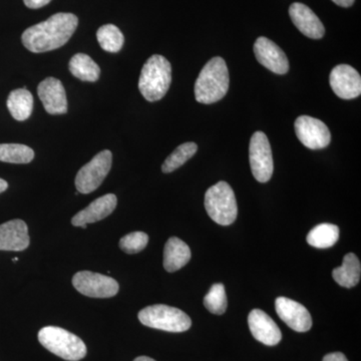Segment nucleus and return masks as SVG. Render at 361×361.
<instances>
[{"label": "nucleus", "mask_w": 361, "mask_h": 361, "mask_svg": "<svg viewBox=\"0 0 361 361\" xmlns=\"http://www.w3.org/2000/svg\"><path fill=\"white\" fill-rule=\"evenodd\" d=\"M134 361H156L153 358L148 357V356H140V357L135 358Z\"/></svg>", "instance_id": "473e14b6"}, {"label": "nucleus", "mask_w": 361, "mask_h": 361, "mask_svg": "<svg viewBox=\"0 0 361 361\" xmlns=\"http://www.w3.org/2000/svg\"><path fill=\"white\" fill-rule=\"evenodd\" d=\"M172 82V66L165 56L154 54L142 66L139 90L148 102L160 101Z\"/></svg>", "instance_id": "7ed1b4c3"}, {"label": "nucleus", "mask_w": 361, "mask_h": 361, "mask_svg": "<svg viewBox=\"0 0 361 361\" xmlns=\"http://www.w3.org/2000/svg\"><path fill=\"white\" fill-rule=\"evenodd\" d=\"M229 85V71L226 61L216 56L206 63L197 78L195 99L200 104L217 103L227 94Z\"/></svg>", "instance_id": "f03ea898"}, {"label": "nucleus", "mask_w": 361, "mask_h": 361, "mask_svg": "<svg viewBox=\"0 0 361 361\" xmlns=\"http://www.w3.org/2000/svg\"><path fill=\"white\" fill-rule=\"evenodd\" d=\"M191 260L190 247L177 237H171L164 249V268L173 273L184 267Z\"/></svg>", "instance_id": "6ab92c4d"}, {"label": "nucleus", "mask_w": 361, "mask_h": 361, "mask_svg": "<svg viewBox=\"0 0 361 361\" xmlns=\"http://www.w3.org/2000/svg\"><path fill=\"white\" fill-rule=\"evenodd\" d=\"M361 276V265L360 259L353 253L344 256L343 263L341 267L332 271V277L337 284L344 288H353L360 283Z\"/></svg>", "instance_id": "aec40b11"}, {"label": "nucleus", "mask_w": 361, "mask_h": 361, "mask_svg": "<svg viewBox=\"0 0 361 361\" xmlns=\"http://www.w3.org/2000/svg\"><path fill=\"white\" fill-rule=\"evenodd\" d=\"M204 305L213 314H224L228 305L224 285L214 284L204 297Z\"/></svg>", "instance_id": "bb28decb"}, {"label": "nucleus", "mask_w": 361, "mask_h": 361, "mask_svg": "<svg viewBox=\"0 0 361 361\" xmlns=\"http://www.w3.org/2000/svg\"><path fill=\"white\" fill-rule=\"evenodd\" d=\"M78 25V18L75 14L56 13L25 30L21 40L28 51L35 54L54 51L70 40Z\"/></svg>", "instance_id": "f257e3e1"}, {"label": "nucleus", "mask_w": 361, "mask_h": 361, "mask_svg": "<svg viewBox=\"0 0 361 361\" xmlns=\"http://www.w3.org/2000/svg\"><path fill=\"white\" fill-rule=\"evenodd\" d=\"M35 158V152L25 145L0 144V161L11 164H28Z\"/></svg>", "instance_id": "393cba45"}, {"label": "nucleus", "mask_w": 361, "mask_h": 361, "mask_svg": "<svg viewBox=\"0 0 361 361\" xmlns=\"http://www.w3.org/2000/svg\"><path fill=\"white\" fill-rule=\"evenodd\" d=\"M197 151H198V146L193 142H188L180 145L164 161L161 171L166 174L174 172L175 170H177L180 166L184 165L186 161H189L197 153Z\"/></svg>", "instance_id": "a878e982"}, {"label": "nucleus", "mask_w": 361, "mask_h": 361, "mask_svg": "<svg viewBox=\"0 0 361 361\" xmlns=\"http://www.w3.org/2000/svg\"><path fill=\"white\" fill-rule=\"evenodd\" d=\"M7 188H8V184H7L6 180L0 178V194L4 193V191H6Z\"/></svg>", "instance_id": "2f4dec72"}, {"label": "nucleus", "mask_w": 361, "mask_h": 361, "mask_svg": "<svg viewBox=\"0 0 361 361\" xmlns=\"http://www.w3.org/2000/svg\"><path fill=\"white\" fill-rule=\"evenodd\" d=\"M6 104L14 120L18 122L27 120L33 110L32 92L26 89L14 90L9 94Z\"/></svg>", "instance_id": "412c9836"}, {"label": "nucleus", "mask_w": 361, "mask_h": 361, "mask_svg": "<svg viewBox=\"0 0 361 361\" xmlns=\"http://www.w3.org/2000/svg\"><path fill=\"white\" fill-rule=\"evenodd\" d=\"M68 70L73 77L82 82H97L101 75V68L96 61L85 54H77L71 59Z\"/></svg>", "instance_id": "4be33fe9"}, {"label": "nucleus", "mask_w": 361, "mask_h": 361, "mask_svg": "<svg viewBox=\"0 0 361 361\" xmlns=\"http://www.w3.org/2000/svg\"><path fill=\"white\" fill-rule=\"evenodd\" d=\"M204 205L209 217L221 226L231 225L238 215L234 191L224 180L207 190Z\"/></svg>", "instance_id": "39448f33"}, {"label": "nucleus", "mask_w": 361, "mask_h": 361, "mask_svg": "<svg viewBox=\"0 0 361 361\" xmlns=\"http://www.w3.org/2000/svg\"><path fill=\"white\" fill-rule=\"evenodd\" d=\"M252 174L260 183L268 182L274 171L269 140L263 132L254 133L249 146Z\"/></svg>", "instance_id": "6e6552de"}, {"label": "nucleus", "mask_w": 361, "mask_h": 361, "mask_svg": "<svg viewBox=\"0 0 361 361\" xmlns=\"http://www.w3.org/2000/svg\"><path fill=\"white\" fill-rule=\"evenodd\" d=\"M118 199L115 194H106L90 203L84 210L73 216L71 224L85 229L87 224L99 222L115 211Z\"/></svg>", "instance_id": "dca6fc26"}, {"label": "nucleus", "mask_w": 361, "mask_h": 361, "mask_svg": "<svg viewBox=\"0 0 361 361\" xmlns=\"http://www.w3.org/2000/svg\"><path fill=\"white\" fill-rule=\"evenodd\" d=\"M39 341L44 348L63 360L78 361L87 355L85 342L61 327L47 326L40 329Z\"/></svg>", "instance_id": "20e7f679"}, {"label": "nucleus", "mask_w": 361, "mask_h": 361, "mask_svg": "<svg viewBox=\"0 0 361 361\" xmlns=\"http://www.w3.org/2000/svg\"><path fill=\"white\" fill-rule=\"evenodd\" d=\"M339 239V228L336 225L323 223L313 228L307 235V243L318 249H327L336 245Z\"/></svg>", "instance_id": "5701e85b"}, {"label": "nucleus", "mask_w": 361, "mask_h": 361, "mask_svg": "<svg viewBox=\"0 0 361 361\" xmlns=\"http://www.w3.org/2000/svg\"><path fill=\"white\" fill-rule=\"evenodd\" d=\"M289 16L294 25L305 37L312 39H322L325 33L324 25L310 7L295 2L289 7Z\"/></svg>", "instance_id": "f3484780"}, {"label": "nucleus", "mask_w": 361, "mask_h": 361, "mask_svg": "<svg viewBox=\"0 0 361 361\" xmlns=\"http://www.w3.org/2000/svg\"><path fill=\"white\" fill-rule=\"evenodd\" d=\"M294 127L297 137L306 148L324 149L331 141V134L329 128L318 118L310 116H298Z\"/></svg>", "instance_id": "9d476101"}, {"label": "nucleus", "mask_w": 361, "mask_h": 361, "mask_svg": "<svg viewBox=\"0 0 361 361\" xmlns=\"http://www.w3.org/2000/svg\"><path fill=\"white\" fill-rule=\"evenodd\" d=\"M334 4L341 7H350L355 4V0H332Z\"/></svg>", "instance_id": "7c9ffc66"}, {"label": "nucleus", "mask_w": 361, "mask_h": 361, "mask_svg": "<svg viewBox=\"0 0 361 361\" xmlns=\"http://www.w3.org/2000/svg\"><path fill=\"white\" fill-rule=\"evenodd\" d=\"M330 87L342 99H353L361 94V77L355 68L348 65L336 66L329 75Z\"/></svg>", "instance_id": "9b49d317"}, {"label": "nucleus", "mask_w": 361, "mask_h": 361, "mask_svg": "<svg viewBox=\"0 0 361 361\" xmlns=\"http://www.w3.org/2000/svg\"><path fill=\"white\" fill-rule=\"evenodd\" d=\"M149 236L144 232H133L123 236L120 241V248L128 254L139 253L146 248Z\"/></svg>", "instance_id": "cd10ccee"}, {"label": "nucleus", "mask_w": 361, "mask_h": 361, "mask_svg": "<svg viewBox=\"0 0 361 361\" xmlns=\"http://www.w3.org/2000/svg\"><path fill=\"white\" fill-rule=\"evenodd\" d=\"M254 54L263 66L277 75H285L289 71V61L285 52L267 37H258L254 44Z\"/></svg>", "instance_id": "ddd939ff"}, {"label": "nucleus", "mask_w": 361, "mask_h": 361, "mask_svg": "<svg viewBox=\"0 0 361 361\" xmlns=\"http://www.w3.org/2000/svg\"><path fill=\"white\" fill-rule=\"evenodd\" d=\"M37 94L49 115H63L68 111L66 90L58 78H47L42 80L37 87Z\"/></svg>", "instance_id": "4468645a"}, {"label": "nucleus", "mask_w": 361, "mask_h": 361, "mask_svg": "<svg viewBox=\"0 0 361 361\" xmlns=\"http://www.w3.org/2000/svg\"><path fill=\"white\" fill-rule=\"evenodd\" d=\"M73 285L82 295L92 298H111L120 288L114 278L90 271L78 272L73 278Z\"/></svg>", "instance_id": "1a4fd4ad"}, {"label": "nucleus", "mask_w": 361, "mask_h": 361, "mask_svg": "<svg viewBox=\"0 0 361 361\" xmlns=\"http://www.w3.org/2000/svg\"><path fill=\"white\" fill-rule=\"evenodd\" d=\"M275 310L282 322L294 331L306 332L312 327L310 311L297 301L286 297H278L275 300Z\"/></svg>", "instance_id": "f8f14e48"}, {"label": "nucleus", "mask_w": 361, "mask_h": 361, "mask_svg": "<svg viewBox=\"0 0 361 361\" xmlns=\"http://www.w3.org/2000/svg\"><path fill=\"white\" fill-rule=\"evenodd\" d=\"M137 317L142 324L163 331L184 332L192 325L191 318L184 311L164 304L144 308Z\"/></svg>", "instance_id": "423d86ee"}, {"label": "nucleus", "mask_w": 361, "mask_h": 361, "mask_svg": "<svg viewBox=\"0 0 361 361\" xmlns=\"http://www.w3.org/2000/svg\"><path fill=\"white\" fill-rule=\"evenodd\" d=\"M248 325L256 341L268 346L277 345L281 341L282 334L274 320L260 310L249 313Z\"/></svg>", "instance_id": "2eb2a0df"}, {"label": "nucleus", "mask_w": 361, "mask_h": 361, "mask_svg": "<svg viewBox=\"0 0 361 361\" xmlns=\"http://www.w3.org/2000/svg\"><path fill=\"white\" fill-rule=\"evenodd\" d=\"M97 39L104 51L116 54L122 49L125 37L120 28L114 25L101 26L97 32Z\"/></svg>", "instance_id": "b1692460"}, {"label": "nucleus", "mask_w": 361, "mask_h": 361, "mask_svg": "<svg viewBox=\"0 0 361 361\" xmlns=\"http://www.w3.org/2000/svg\"><path fill=\"white\" fill-rule=\"evenodd\" d=\"M30 242L25 221L11 220L0 225V250L23 251L30 246Z\"/></svg>", "instance_id": "a211bd4d"}, {"label": "nucleus", "mask_w": 361, "mask_h": 361, "mask_svg": "<svg viewBox=\"0 0 361 361\" xmlns=\"http://www.w3.org/2000/svg\"><path fill=\"white\" fill-rule=\"evenodd\" d=\"M51 0H23L28 8L37 9L49 4Z\"/></svg>", "instance_id": "c85d7f7f"}, {"label": "nucleus", "mask_w": 361, "mask_h": 361, "mask_svg": "<svg viewBox=\"0 0 361 361\" xmlns=\"http://www.w3.org/2000/svg\"><path fill=\"white\" fill-rule=\"evenodd\" d=\"M113 155L109 149H104L80 168L75 177V187L80 193L90 194L96 191L106 179L111 168Z\"/></svg>", "instance_id": "0eeeda50"}, {"label": "nucleus", "mask_w": 361, "mask_h": 361, "mask_svg": "<svg viewBox=\"0 0 361 361\" xmlns=\"http://www.w3.org/2000/svg\"><path fill=\"white\" fill-rule=\"evenodd\" d=\"M322 361H348L346 356L341 353H329L323 357Z\"/></svg>", "instance_id": "c756f323"}, {"label": "nucleus", "mask_w": 361, "mask_h": 361, "mask_svg": "<svg viewBox=\"0 0 361 361\" xmlns=\"http://www.w3.org/2000/svg\"><path fill=\"white\" fill-rule=\"evenodd\" d=\"M13 262H16V261H18V258H13Z\"/></svg>", "instance_id": "72a5a7b5"}]
</instances>
